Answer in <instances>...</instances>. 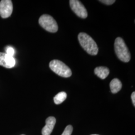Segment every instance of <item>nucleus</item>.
I'll list each match as a JSON object with an SVG mask.
<instances>
[{
    "mask_svg": "<svg viewBox=\"0 0 135 135\" xmlns=\"http://www.w3.org/2000/svg\"><path fill=\"white\" fill-rule=\"evenodd\" d=\"M78 40L81 47L92 56H96L99 51L97 44L91 36L85 33H80L78 35Z\"/></svg>",
    "mask_w": 135,
    "mask_h": 135,
    "instance_id": "f257e3e1",
    "label": "nucleus"
},
{
    "mask_svg": "<svg viewBox=\"0 0 135 135\" xmlns=\"http://www.w3.org/2000/svg\"><path fill=\"white\" fill-rule=\"evenodd\" d=\"M114 47L116 55L121 61L128 63L130 61V52L123 39L121 37L117 38Z\"/></svg>",
    "mask_w": 135,
    "mask_h": 135,
    "instance_id": "f03ea898",
    "label": "nucleus"
},
{
    "mask_svg": "<svg viewBox=\"0 0 135 135\" xmlns=\"http://www.w3.org/2000/svg\"><path fill=\"white\" fill-rule=\"evenodd\" d=\"M49 67L52 71L62 77H70L72 74L70 68L63 62L58 60L51 61L49 64Z\"/></svg>",
    "mask_w": 135,
    "mask_h": 135,
    "instance_id": "7ed1b4c3",
    "label": "nucleus"
},
{
    "mask_svg": "<svg viewBox=\"0 0 135 135\" xmlns=\"http://www.w3.org/2000/svg\"><path fill=\"white\" fill-rule=\"evenodd\" d=\"M40 25L45 30L51 33H56L58 31V26L56 20L47 14L42 15L39 18Z\"/></svg>",
    "mask_w": 135,
    "mask_h": 135,
    "instance_id": "20e7f679",
    "label": "nucleus"
},
{
    "mask_svg": "<svg viewBox=\"0 0 135 135\" xmlns=\"http://www.w3.org/2000/svg\"><path fill=\"white\" fill-rule=\"evenodd\" d=\"M70 7L73 11L79 17L86 19L88 17V12L85 6L78 0H70L69 1Z\"/></svg>",
    "mask_w": 135,
    "mask_h": 135,
    "instance_id": "39448f33",
    "label": "nucleus"
},
{
    "mask_svg": "<svg viewBox=\"0 0 135 135\" xmlns=\"http://www.w3.org/2000/svg\"><path fill=\"white\" fill-rule=\"evenodd\" d=\"M13 6L12 1L2 0L0 2V16L3 18H7L12 14Z\"/></svg>",
    "mask_w": 135,
    "mask_h": 135,
    "instance_id": "423d86ee",
    "label": "nucleus"
},
{
    "mask_svg": "<svg viewBox=\"0 0 135 135\" xmlns=\"http://www.w3.org/2000/svg\"><path fill=\"white\" fill-rule=\"evenodd\" d=\"M16 64V61L12 56L0 52V66L6 68H12Z\"/></svg>",
    "mask_w": 135,
    "mask_h": 135,
    "instance_id": "0eeeda50",
    "label": "nucleus"
},
{
    "mask_svg": "<svg viewBox=\"0 0 135 135\" xmlns=\"http://www.w3.org/2000/svg\"><path fill=\"white\" fill-rule=\"evenodd\" d=\"M56 122V118L54 117H49L46 120V125L44 126L42 133L43 135H50L53 130Z\"/></svg>",
    "mask_w": 135,
    "mask_h": 135,
    "instance_id": "6e6552de",
    "label": "nucleus"
},
{
    "mask_svg": "<svg viewBox=\"0 0 135 135\" xmlns=\"http://www.w3.org/2000/svg\"><path fill=\"white\" fill-rule=\"evenodd\" d=\"M94 73L98 77L104 80L106 79L109 75L110 70L107 67L100 66L95 69Z\"/></svg>",
    "mask_w": 135,
    "mask_h": 135,
    "instance_id": "1a4fd4ad",
    "label": "nucleus"
},
{
    "mask_svg": "<svg viewBox=\"0 0 135 135\" xmlns=\"http://www.w3.org/2000/svg\"><path fill=\"white\" fill-rule=\"evenodd\" d=\"M110 87L112 93L113 94H116L121 90L122 87V84L120 80L117 78H115L110 82Z\"/></svg>",
    "mask_w": 135,
    "mask_h": 135,
    "instance_id": "9d476101",
    "label": "nucleus"
},
{
    "mask_svg": "<svg viewBox=\"0 0 135 135\" xmlns=\"http://www.w3.org/2000/svg\"><path fill=\"white\" fill-rule=\"evenodd\" d=\"M67 97V95L66 93L65 92H60L54 97V103L57 105L60 104L62 103L66 99Z\"/></svg>",
    "mask_w": 135,
    "mask_h": 135,
    "instance_id": "9b49d317",
    "label": "nucleus"
},
{
    "mask_svg": "<svg viewBox=\"0 0 135 135\" xmlns=\"http://www.w3.org/2000/svg\"><path fill=\"white\" fill-rule=\"evenodd\" d=\"M73 131V127L71 125H68L66 127L63 134L61 135H71Z\"/></svg>",
    "mask_w": 135,
    "mask_h": 135,
    "instance_id": "f8f14e48",
    "label": "nucleus"
},
{
    "mask_svg": "<svg viewBox=\"0 0 135 135\" xmlns=\"http://www.w3.org/2000/svg\"><path fill=\"white\" fill-rule=\"evenodd\" d=\"M6 54L10 55L11 56L13 57L14 55L15 54V50L14 48L12 47H7L6 48Z\"/></svg>",
    "mask_w": 135,
    "mask_h": 135,
    "instance_id": "ddd939ff",
    "label": "nucleus"
},
{
    "mask_svg": "<svg viewBox=\"0 0 135 135\" xmlns=\"http://www.w3.org/2000/svg\"><path fill=\"white\" fill-rule=\"evenodd\" d=\"M99 2L107 5H111L113 4L116 1L115 0H100Z\"/></svg>",
    "mask_w": 135,
    "mask_h": 135,
    "instance_id": "4468645a",
    "label": "nucleus"
},
{
    "mask_svg": "<svg viewBox=\"0 0 135 135\" xmlns=\"http://www.w3.org/2000/svg\"><path fill=\"white\" fill-rule=\"evenodd\" d=\"M131 99L132 100L133 104L134 105V107L135 106V92H133L132 93V95H131Z\"/></svg>",
    "mask_w": 135,
    "mask_h": 135,
    "instance_id": "2eb2a0df",
    "label": "nucleus"
},
{
    "mask_svg": "<svg viewBox=\"0 0 135 135\" xmlns=\"http://www.w3.org/2000/svg\"></svg>",
    "mask_w": 135,
    "mask_h": 135,
    "instance_id": "dca6fc26",
    "label": "nucleus"
},
{
    "mask_svg": "<svg viewBox=\"0 0 135 135\" xmlns=\"http://www.w3.org/2000/svg\"></svg>",
    "mask_w": 135,
    "mask_h": 135,
    "instance_id": "f3484780",
    "label": "nucleus"
}]
</instances>
